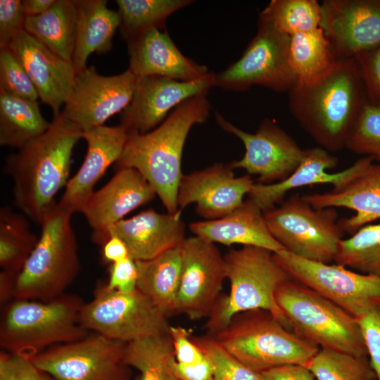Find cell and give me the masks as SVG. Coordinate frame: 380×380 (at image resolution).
I'll use <instances>...</instances> for the list:
<instances>
[{
  "label": "cell",
  "instance_id": "obj_23",
  "mask_svg": "<svg viewBox=\"0 0 380 380\" xmlns=\"http://www.w3.org/2000/svg\"><path fill=\"white\" fill-rule=\"evenodd\" d=\"M128 133L120 124L101 125L82 132L87 145L84 160L71 177L58 204L72 214L81 212L93 194L96 182L110 165L116 163L124 149Z\"/></svg>",
  "mask_w": 380,
  "mask_h": 380
},
{
  "label": "cell",
  "instance_id": "obj_25",
  "mask_svg": "<svg viewBox=\"0 0 380 380\" xmlns=\"http://www.w3.org/2000/svg\"><path fill=\"white\" fill-rule=\"evenodd\" d=\"M129 70L137 77L163 76L181 81H192L210 72L184 56L168 33L151 28L127 42Z\"/></svg>",
  "mask_w": 380,
  "mask_h": 380
},
{
  "label": "cell",
  "instance_id": "obj_49",
  "mask_svg": "<svg viewBox=\"0 0 380 380\" xmlns=\"http://www.w3.org/2000/svg\"><path fill=\"white\" fill-rule=\"evenodd\" d=\"M171 365L180 380H214L211 365L206 357L201 362L189 365L178 363L175 357Z\"/></svg>",
  "mask_w": 380,
  "mask_h": 380
},
{
  "label": "cell",
  "instance_id": "obj_44",
  "mask_svg": "<svg viewBox=\"0 0 380 380\" xmlns=\"http://www.w3.org/2000/svg\"><path fill=\"white\" fill-rule=\"evenodd\" d=\"M26 15L20 0H0V47H9L25 30Z\"/></svg>",
  "mask_w": 380,
  "mask_h": 380
},
{
  "label": "cell",
  "instance_id": "obj_31",
  "mask_svg": "<svg viewBox=\"0 0 380 380\" xmlns=\"http://www.w3.org/2000/svg\"><path fill=\"white\" fill-rule=\"evenodd\" d=\"M37 101L0 91V144L20 149L46 132L51 126Z\"/></svg>",
  "mask_w": 380,
  "mask_h": 380
},
{
  "label": "cell",
  "instance_id": "obj_52",
  "mask_svg": "<svg viewBox=\"0 0 380 380\" xmlns=\"http://www.w3.org/2000/svg\"><path fill=\"white\" fill-rule=\"evenodd\" d=\"M56 0H23V9L27 16L39 15L48 11Z\"/></svg>",
  "mask_w": 380,
  "mask_h": 380
},
{
  "label": "cell",
  "instance_id": "obj_48",
  "mask_svg": "<svg viewBox=\"0 0 380 380\" xmlns=\"http://www.w3.org/2000/svg\"><path fill=\"white\" fill-rule=\"evenodd\" d=\"M258 374L261 380H316L305 366L296 364L281 365Z\"/></svg>",
  "mask_w": 380,
  "mask_h": 380
},
{
  "label": "cell",
  "instance_id": "obj_26",
  "mask_svg": "<svg viewBox=\"0 0 380 380\" xmlns=\"http://www.w3.org/2000/svg\"><path fill=\"white\" fill-rule=\"evenodd\" d=\"M314 208H346L355 214L342 218L338 224L351 235L361 227L380 219V163L371 164L338 191L303 194Z\"/></svg>",
  "mask_w": 380,
  "mask_h": 380
},
{
  "label": "cell",
  "instance_id": "obj_51",
  "mask_svg": "<svg viewBox=\"0 0 380 380\" xmlns=\"http://www.w3.org/2000/svg\"><path fill=\"white\" fill-rule=\"evenodd\" d=\"M17 274L1 270L0 273V303L6 305L13 298Z\"/></svg>",
  "mask_w": 380,
  "mask_h": 380
},
{
  "label": "cell",
  "instance_id": "obj_2",
  "mask_svg": "<svg viewBox=\"0 0 380 380\" xmlns=\"http://www.w3.org/2000/svg\"><path fill=\"white\" fill-rule=\"evenodd\" d=\"M51 122L46 132L10 156L4 167L15 206L38 224L69 180L72 151L82 134L62 113Z\"/></svg>",
  "mask_w": 380,
  "mask_h": 380
},
{
  "label": "cell",
  "instance_id": "obj_3",
  "mask_svg": "<svg viewBox=\"0 0 380 380\" xmlns=\"http://www.w3.org/2000/svg\"><path fill=\"white\" fill-rule=\"evenodd\" d=\"M207 94H200L177 106L153 130L129 132L118 168L137 170L153 188L168 213H175L177 191L183 176L182 156L191 127L205 122L210 103Z\"/></svg>",
  "mask_w": 380,
  "mask_h": 380
},
{
  "label": "cell",
  "instance_id": "obj_5",
  "mask_svg": "<svg viewBox=\"0 0 380 380\" xmlns=\"http://www.w3.org/2000/svg\"><path fill=\"white\" fill-rule=\"evenodd\" d=\"M229 294H220L207 318V334L214 336L224 329L238 313L264 310L290 329L275 299L279 286L291 277L266 248L243 246L231 249L224 256Z\"/></svg>",
  "mask_w": 380,
  "mask_h": 380
},
{
  "label": "cell",
  "instance_id": "obj_12",
  "mask_svg": "<svg viewBox=\"0 0 380 380\" xmlns=\"http://www.w3.org/2000/svg\"><path fill=\"white\" fill-rule=\"evenodd\" d=\"M274 258L289 277L356 318L380 305V279L337 263L306 260L283 250Z\"/></svg>",
  "mask_w": 380,
  "mask_h": 380
},
{
  "label": "cell",
  "instance_id": "obj_39",
  "mask_svg": "<svg viewBox=\"0 0 380 380\" xmlns=\"http://www.w3.org/2000/svg\"><path fill=\"white\" fill-rule=\"evenodd\" d=\"M210 362L214 380H261L251 370L223 347L214 336H191Z\"/></svg>",
  "mask_w": 380,
  "mask_h": 380
},
{
  "label": "cell",
  "instance_id": "obj_20",
  "mask_svg": "<svg viewBox=\"0 0 380 380\" xmlns=\"http://www.w3.org/2000/svg\"><path fill=\"white\" fill-rule=\"evenodd\" d=\"M304 158L285 179L273 184L254 183L249 194L252 200L264 213L281 203L291 190L313 184H331L332 191L346 186L373 163L372 157L363 156L348 168L329 173L338 163V158L324 148L317 146L305 149Z\"/></svg>",
  "mask_w": 380,
  "mask_h": 380
},
{
  "label": "cell",
  "instance_id": "obj_21",
  "mask_svg": "<svg viewBox=\"0 0 380 380\" xmlns=\"http://www.w3.org/2000/svg\"><path fill=\"white\" fill-rule=\"evenodd\" d=\"M156 195L152 186L137 170L118 168L104 186L93 192L80 212L93 229V241L99 243L109 227Z\"/></svg>",
  "mask_w": 380,
  "mask_h": 380
},
{
  "label": "cell",
  "instance_id": "obj_4",
  "mask_svg": "<svg viewBox=\"0 0 380 380\" xmlns=\"http://www.w3.org/2000/svg\"><path fill=\"white\" fill-rule=\"evenodd\" d=\"M83 304L79 296L67 293L46 301L14 299L4 308L1 348L32 358L53 346L85 337L90 332L80 322Z\"/></svg>",
  "mask_w": 380,
  "mask_h": 380
},
{
  "label": "cell",
  "instance_id": "obj_34",
  "mask_svg": "<svg viewBox=\"0 0 380 380\" xmlns=\"http://www.w3.org/2000/svg\"><path fill=\"white\" fill-rule=\"evenodd\" d=\"M39 237L30 229L27 218L8 206L0 209V266L18 274Z\"/></svg>",
  "mask_w": 380,
  "mask_h": 380
},
{
  "label": "cell",
  "instance_id": "obj_45",
  "mask_svg": "<svg viewBox=\"0 0 380 380\" xmlns=\"http://www.w3.org/2000/svg\"><path fill=\"white\" fill-rule=\"evenodd\" d=\"M0 380H42V372L31 358L1 351Z\"/></svg>",
  "mask_w": 380,
  "mask_h": 380
},
{
  "label": "cell",
  "instance_id": "obj_36",
  "mask_svg": "<svg viewBox=\"0 0 380 380\" xmlns=\"http://www.w3.org/2000/svg\"><path fill=\"white\" fill-rule=\"evenodd\" d=\"M334 262L380 279V223L365 225L343 239Z\"/></svg>",
  "mask_w": 380,
  "mask_h": 380
},
{
  "label": "cell",
  "instance_id": "obj_35",
  "mask_svg": "<svg viewBox=\"0 0 380 380\" xmlns=\"http://www.w3.org/2000/svg\"><path fill=\"white\" fill-rule=\"evenodd\" d=\"M120 33L126 42L151 29L164 28L167 18L191 0H117Z\"/></svg>",
  "mask_w": 380,
  "mask_h": 380
},
{
  "label": "cell",
  "instance_id": "obj_27",
  "mask_svg": "<svg viewBox=\"0 0 380 380\" xmlns=\"http://www.w3.org/2000/svg\"><path fill=\"white\" fill-rule=\"evenodd\" d=\"M189 229L195 236L213 243L253 246L273 253L284 250L271 234L264 213L250 198L230 214L219 219L192 222Z\"/></svg>",
  "mask_w": 380,
  "mask_h": 380
},
{
  "label": "cell",
  "instance_id": "obj_16",
  "mask_svg": "<svg viewBox=\"0 0 380 380\" xmlns=\"http://www.w3.org/2000/svg\"><path fill=\"white\" fill-rule=\"evenodd\" d=\"M137 77L127 69L110 76L91 65L76 75L71 94L61 113L82 132L103 125L132 99Z\"/></svg>",
  "mask_w": 380,
  "mask_h": 380
},
{
  "label": "cell",
  "instance_id": "obj_50",
  "mask_svg": "<svg viewBox=\"0 0 380 380\" xmlns=\"http://www.w3.org/2000/svg\"><path fill=\"white\" fill-rule=\"evenodd\" d=\"M102 246L103 258L111 264L130 257L125 243L116 236H110Z\"/></svg>",
  "mask_w": 380,
  "mask_h": 380
},
{
  "label": "cell",
  "instance_id": "obj_17",
  "mask_svg": "<svg viewBox=\"0 0 380 380\" xmlns=\"http://www.w3.org/2000/svg\"><path fill=\"white\" fill-rule=\"evenodd\" d=\"M215 86V74L211 72L192 81L157 75L137 77L132 99L121 112L120 124L127 133L148 132L163 122L170 110L190 98L207 94Z\"/></svg>",
  "mask_w": 380,
  "mask_h": 380
},
{
  "label": "cell",
  "instance_id": "obj_41",
  "mask_svg": "<svg viewBox=\"0 0 380 380\" xmlns=\"http://www.w3.org/2000/svg\"><path fill=\"white\" fill-rule=\"evenodd\" d=\"M0 91L37 101V91L24 67L11 47H0Z\"/></svg>",
  "mask_w": 380,
  "mask_h": 380
},
{
  "label": "cell",
  "instance_id": "obj_9",
  "mask_svg": "<svg viewBox=\"0 0 380 380\" xmlns=\"http://www.w3.org/2000/svg\"><path fill=\"white\" fill-rule=\"evenodd\" d=\"M267 227L284 250L313 261L334 262L344 231L335 208H314L298 194L264 212Z\"/></svg>",
  "mask_w": 380,
  "mask_h": 380
},
{
  "label": "cell",
  "instance_id": "obj_29",
  "mask_svg": "<svg viewBox=\"0 0 380 380\" xmlns=\"http://www.w3.org/2000/svg\"><path fill=\"white\" fill-rule=\"evenodd\" d=\"M137 289L167 317L176 314L182 270V244L147 260L136 261Z\"/></svg>",
  "mask_w": 380,
  "mask_h": 380
},
{
  "label": "cell",
  "instance_id": "obj_30",
  "mask_svg": "<svg viewBox=\"0 0 380 380\" xmlns=\"http://www.w3.org/2000/svg\"><path fill=\"white\" fill-rule=\"evenodd\" d=\"M25 30L61 58L72 61L77 34L74 1L56 0L45 13L27 16Z\"/></svg>",
  "mask_w": 380,
  "mask_h": 380
},
{
  "label": "cell",
  "instance_id": "obj_38",
  "mask_svg": "<svg viewBox=\"0 0 380 380\" xmlns=\"http://www.w3.org/2000/svg\"><path fill=\"white\" fill-rule=\"evenodd\" d=\"M316 380H376L368 357L319 348L305 366Z\"/></svg>",
  "mask_w": 380,
  "mask_h": 380
},
{
  "label": "cell",
  "instance_id": "obj_53",
  "mask_svg": "<svg viewBox=\"0 0 380 380\" xmlns=\"http://www.w3.org/2000/svg\"><path fill=\"white\" fill-rule=\"evenodd\" d=\"M42 380H54L51 376L47 374L42 372Z\"/></svg>",
  "mask_w": 380,
  "mask_h": 380
},
{
  "label": "cell",
  "instance_id": "obj_18",
  "mask_svg": "<svg viewBox=\"0 0 380 380\" xmlns=\"http://www.w3.org/2000/svg\"><path fill=\"white\" fill-rule=\"evenodd\" d=\"M320 11L319 27L336 58L380 44V0H324Z\"/></svg>",
  "mask_w": 380,
  "mask_h": 380
},
{
  "label": "cell",
  "instance_id": "obj_22",
  "mask_svg": "<svg viewBox=\"0 0 380 380\" xmlns=\"http://www.w3.org/2000/svg\"><path fill=\"white\" fill-rule=\"evenodd\" d=\"M9 47L24 67L39 98L50 106L53 118L57 117L75 83L77 72L72 62L53 53L25 30L16 36Z\"/></svg>",
  "mask_w": 380,
  "mask_h": 380
},
{
  "label": "cell",
  "instance_id": "obj_28",
  "mask_svg": "<svg viewBox=\"0 0 380 380\" xmlns=\"http://www.w3.org/2000/svg\"><path fill=\"white\" fill-rule=\"evenodd\" d=\"M77 11V34L72 62L79 72L84 70L89 56L108 52L113 37L120 26L118 11L107 6L105 0H75Z\"/></svg>",
  "mask_w": 380,
  "mask_h": 380
},
{
  "label": "cell",
  "instance_id": "obj_14",
  "mask_svg": "<svg viewBox=\"0 0 380 380\" xmlns=\"http://www.w3.org/2000/svg\"><path fill=\"white\" fill-rule=\"evenodd\" d=\"M215 117L217 124L237 137L245 147L243 157L230 163L231 167L258 175L259 183L269 184L285 179L304 158L305 149L271 120H264L252 134L238 128L217 112Z\"/></svg>",
  "mask_w": 380,
  "mask_h": 380
},
{
  "label": "cell",
  "instance_id": "obj_24",
  "mask_svg": "<svg viewBox=\"0 0 380 380\" xmlns=\"http://www.w3.org/2000/svg\"><path fill=\"white\" fill-rule=\"evenodd\" d=\"M180 215V210L173 214L159 213L153 209L141 211L109 227L99 244L103 246L110 236H116L125 243L135 261L152 259L180 246L186 239Z\"/></svg>",
  "mask_w": 380,
  "mask_h": 380
},
{
  "label": "cell",
  "instance_id": "obj_42",
  "mask_svg": "<svg viewBox=\"0 0 380 380\" xmlns=\"http://www.w3.org/2000/svg\"><path fill=\"white\" fill-rule=\"evenodd\" d=\"M357 64L368 102L380 108V44L354 57Z\"/></svg>",
  "mask_w": 380,
  "mask_h": 380
},
{
  "label": "cell",
  "instance_id": "obj_6",
  "mask_svg": "<svg viewBox=\"0 0 380 380\" xmlns=\"http://www.w3.org/2000/svg\"><path fill=\"white\" fill-rule=\"evenodd\" d=\"M72 215L57 202L45 213L37 243L16 277L14 299L52 300L75 280L81 265Z\"/></svg>",
  "mask_w": 380,
  "mask_h": 380
},
{
  "label": "cell",
  "instance_id": "obj_1",
  "mask_svg": "<svg viewBox=\"0 0 380 380\" xmlns=\"http://www.w3.org/2000/svg\"><path fill=\"white\" fill-rule=\"evenodd\" d=\"M290 112L302 129L330 153L346 148L363 108L365 87L354 58H337L333 67L288 92Z\"/></svg>",
  "mask_w": 380,
  "mask_h": 380
},
{
  "label": "cell",
  "instance_id": "obj_7",
  "mask_svg": "<svg viewBox=\"0 0 380 380\" xmlns=\"http://www.w3.org/2000/svg\"><path fill=\"white\" fill-rule=\"evenodd\" d=\"M213 336L257 373L289 364L306 366L320 348L260 309L236 314Z\"/></svg>",
  "mask_w": 380,
  "mask_h": 380
},
{
  "label": "cell",
  "instance_id": "obj_32",
  "mask_svg": "<svg viewBox=\"0 0 380 380\" xmlns=\"http://www.w3.org/2000/svg\"><path fill=\"white\" fill-rule=\"evenodd\" d=\"M336 60L320 27L290 36L289 61L297 82H310L319 78L333 67Z\"/></svg>",
  "mask_w": 380,
  "mask_h": 380
},
{
  "label": "cell",
  "instance_id": "obj_11",
  "mask_svg": "<svg viewBox=\"0 0 380 380\" xmlns=\"http://www.w3.org/2000/svg\"><path fill=\"white\" fill-rule=\"evenodd\" d=\"M289 35L258 18L257 32L240 58L215 74V87L243 91L260 85L289 92L297 82L289 61Z\"/></svg>",
  "mask_w": 380,
  "mask_h": 380
},
{
  "label": "cell",
  "instance_id": "obj_43",
  "mask_svg": "<svg viewBox=\"0 0 380 380\" xmlns=\"http://www.w3.org/2000/svg\"><path fill=\"white\" fill-rule=\"evenodd\" d=\"M370 365L380 380V305L357 317Z\"/></svg>",
  "mask_w": 380,
  "mask_h": 380
},
{
  "label": "cell",
  "instance_id": "obj_47",
  "mask_svg": "<svg viewBox=\"0 0 380 380\" xmlns=\"http://www.w3.org/2000/svg\"><path fill=\"white\" fill-rule=\"evenodd\" d=\"M137 277L136 261L129 257L111 264L110 277L106 286L112 290L132 292L137 289Z\"/></svg>",
  "mask_w": 380,
  "mask_h": 380
},
{
  "label": "cell",
  "instance_id": "obj_8",
  "mask_svg": "<svg viewBox=\"0 0 380 380\" xmlns=\"http://www.w3.org/2000/svg\"><path fill=\"white\" fill-rule=\"evenodd\" d=\"M291 330L320 348L367 356L357 318L290 278L275 293Z\"/></svg>",
  "mask_w": 380,
  "mask_h": 380
},
{
  "label": "cell",
  "instance_id": "obj_33",
  "mask_svg": "<svg viewBox=\"0 0 380 380\" xmlns=\"http://www.w3.org/2000/svg\"><path fill=\"white\" fill-rule=\"evenodd\" d=\"M174 358L169 333L127 343L124 360L139 372V380H180L171 365Z\"/></svg>",
  "mask_w": 380,
  "mask_h": 380
},
{
  "label": "cell",
  "instance_id": "obj_10",
  "mask_svg": "<svg viewBox=\"0 0 380 380\" xmlns=\"http://www.w3.org/2000/svg\"><path fill=\"white\" fill-rule=\"evenodd\" d=\"M81 325L91 331L126 343L169 334L168 317L139 289L121 292L99 286L94 298L84 303Z\"/></svg>",
  "mask_w": 380,
  "mask_h": 380
},
{
  "label": "cell",
  "instance_id": "obj_37",
  "mask_svg": "<svg viewBox=\"0 0 380 380\" xmlns=\"http://www.w3.org/2000/svg\"><path fill=\"white\" fill-rule=\"evenodd\" d=\"M260 19L289 36L319 27L320 3L317 0H272Z\"/></svg>",
  "mask_w": 380,
  "mask_h": 380
},
{
  "label": "cell",
  "instance_id": "obj_13",
  "mask_svg": "<svg viewBox=\"0 0 380 380\" xmlns=\"http://www.w3.org/2000/svg\"><path fill=\"white\" fill-rule=\"evenodd\" d=\"M127 343L96 333L53 346L32 357L54 380H131L125 362Z\"/></svg>",
  "mask_w": 380,
  "mask_h": 380
},
{
  "label": "cell",
  "instance_id": "obj_46",
  "mask_svg": "<svg viewBox=\"0 0 380 380\" xmlns=\"http://www.w3.org/2000/svg\"><path fill=\"white\" fill-rule=\"evenodd\" d=\"M170 335L175 357L178 363L185 365H194L205 359L203 353L192 340L189 330L182 326H170Z\"/></svg>",
  "mask_w": 380,
  "mask_h": 380
},
{
  "label": "cell",
  "instance_id": "obj_40",
  "mask_svg": "<svg viewBox=\"0 0 380 380\" xmlns=\"http://www.w3.org/2000/svg\"><path fill=\"white\" fill-rule=\"evenodd\" d=\"M350 151L380 163V108L369 102L363 108L346 143Z\"/></svg>",
  "mask_w": 380,
  "mask_h": 380
},
{
  "label": "cell",
  "instance_id": "obj_15",
  "mask_svg": "<svg viewBox=\"0 0 380 380\" xmlns=\"http://www.w3.org/2000/svg\"><path fill=\"white\" fill-rule=\"evenodd\" d=\"M182 252L176 314L191 321L208 318L227 279L224 258L215 243L197 236L184 239Z\"/></svg>",
  "mask_w": 380,
  "mask_h": 380
},
{
  "label": "cell",
  "instance_id": "obj_19",
  "mask_svg": "<svg viewBox=\"0 0 380 380\" xmlns=\"http://www.w3.org/2000/svg\"><path fill=\"white\" fill-rule=\"evenodd\" d=\"M253 184L251 175L236 177L230 165L216 163L183 175L177 191L178 210L195 203L196 212L202 217H223L242 204Z\"/></svg>",
  "mask_w": 380,
  "mask_h": 380
}]
</instances>
